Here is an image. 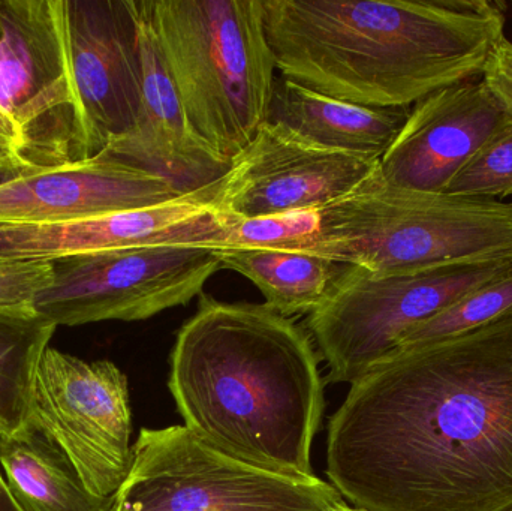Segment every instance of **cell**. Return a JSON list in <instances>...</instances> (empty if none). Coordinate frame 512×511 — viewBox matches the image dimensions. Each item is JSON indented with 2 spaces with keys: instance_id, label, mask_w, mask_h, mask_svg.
Returning a JSON list of instances; mask_svg holds the SVG:
<instances>
[{
  "instance_id": "cell-1",
  "label": "cell",
  "mask_w": 512,
  "mask_h": 511,
  "mask_svg": "<svg viewBox=\"0 0 512 511\" xmlns=\"http://www.w3.org/2000/svg\"><path fill=\"white\" fill-rule=\"evenodd\" d=\"M325 459L357 509L510 510L512 311L379 360L331 416Z\"/></svg>"
},
{
  "instance_id": "cell-2",
  "label": "cell",
  "mask_w": 512,
  "mask_h": 511,
  "mask_svg": "<svg viewBox=\"0 0 512 511\" xmlns=\"http://www.w3.org/2000/svg\"><path fill=\"white\" fill-rule=\"evenodd\" d=\"M489 0H262L283 78L375 108H406L483 72L505 30Z\"/></svg>"
},
{
  "instance_id": "cell-3",
  "label": "cell",
  "mask_w": 512,
  "mask_h": 511,
  "mask_svg": "<svg viewBox=\"0 0 512 511\" xmlns=\"http://www.w3.org/2000/svg\"><path fill=\"white\" fill-rule=\"evenodd\" d=\"M309 333L265 305L201 294L177 333L168 389L186 428L271 473L313 477L324 381Z\"/></svg>"
},
{
  "instance_id": "cell-4",
  "label": "cell",
  "mask_w": 512,
  "mask_h": 511,
  "mask_svg": "<svg viewBox=\"0 0 512 511\" xmlns=\"http://www.w3.org/2000/svg\"><path fill=\"white\" fill-rule=\"evenodd\" d=\"M189 128L224 167L267 122L273 51L262 0H144Z\"/></svg>"
},
{
  "instance_id": "cell-5",
  "label": "cell",
  "mask_w": 512,
  "mask_h": 511,
  "mask_svg": "<svg viewBox=\"0 0 512 511\" xmlns=\"http://www.w3.org/2000/svg\"><path fill=\"white\" fill-rule=\"evenodd\" d=\"M372 273L512 263V203L390 185L375 168L321 207L303 249Z\"/></svg>"
},
{
  "instance_id": "cell-6",
  "label": "cell",
  "mask_w": 512,
  "mask_h": 511,
  "mask_svg": "<svg viewBox=\"0 0 512 511\" xmlns=\"http://www.w3.org/2000/svg\"><path fill=\"white\" fill-rule=\"evenodd\" d=\"M116 506L143 511H334L342 495L319 477L271 473L231 458L186 426L141 429Z\"/></svg>"
},
{
  "instance_id": "cell-7",
  "label": "cell",
  "mask_w": 512,
  "mask_h": 511,
  "mask_svg": "<svg viewBox=\"0 0 512 511\" xmlns=\"http://www.w3.org/2000/svg\"><path fill=\"white\" fill-rule=\"evenodd\" d=\"M511 267L469 264L372 273L349 266L328 299L307 318L310 336L327 363L328 383L354 384L396 350L406 330Z\"/></svg>"
},
{
  "instance_id": "cell-8",
  "label": "cell",
  "mask_w": 512,
  "mask_h": 511,
  "mask_svg": "<svg viewBox=\"0 0 512 511\" xmlns=\"http://www.w3.org/2000/svg\"><path fill=\"white\" fill-rule=\"evenodd\" d=\"M0 110L32 167L89 159L62 0H0Z\"/></svg>"
},
{
  "instance_id": "cell-9",
  "label": "cell",
  "mask_w": 512,
  "mask_h": 511,
  "mask_svg": "<svg viewBox=\"0 0 512 511\" xmlns=\"http://www.w3.org/2000/svg\"><path fill=\"white\" fill-rule=\"evenodd\" d=\"M51 264L53 281L33 311L56 327L149 320L201 296L222 269L215 249L177 245L90 252Z\"/></svg>"
},
{
  "instance_id": "cell-10",
  "label": "cell",
  "mask_w": 512,
  "mask_h": 511,
  "mask_svg": "<svg viewBox=\"0 0 512 511\" xmlns=\"http://www.w3.org/2000/svg\"><path fill=\"white\" fill-rule=\"evenodd\" d=\"M26 425L65 453L90 494L113 498L122 488L132 465V414L128 378L110 360L45 348Z\"/></svg>"
},
{
  "instance_id": "cell-11",
  "label": "cell",
  "mask_w": 512,
  "mask_h": 511,
  "mask_svg": "<svg viewBox=\"0 0 512 511\" xmlns=\"http://www.w3.org/2000/svg\"><path fill=\"white\" fill-rule=\"evenodd\" d=\"M72 78L86 128L89 159L137 123L143 92L135 0H62Z\"/></svg>"
},
{
  "instance_id": "cell-12",
  "label": "cell",
  "mask_w": 512,
  "mask_h": 511,
  "mask_svg": "<svg viewBox=\"0 0 512 511\" xmlns=\"http://www.w3.org/2000/svg\"><path fill=\"white\" fill-rule=\"evenodd\" d=\"M378 165V159L324 149L265 122L216 180L212 206L236 218L322 207L348 194Z\"/></svg>"
},
{
  "instance_id": "cell-13",
  "label": "cell",
  "mask_w": 512,
  "mask_h": 511,
  "mask_svg": "<svg viewBox=\"0 0 512 511\" xmlns=\"http://www.w3.org/2000/svg\"><path fill=\"white\" fill-rule=\"evenodd\" d=\"M216 180L177 200L146 209L56 224L3 225L0 260L53 261L147 246L222 248L227 242L228 216L212 206Z\"/></svg>"
},
{
  "instance_id": "cell-14",
  "label": "cell",
  "mask_w": 512,
  "mask_h": 511,
  "mask_svg": "<svg viewBox=\"0 0 512 511\" xmlns=\"http://www.w3.org/2000/svg\"><path fill=\"white\" fill-rule=\"evenodd\" d=\"M512 119L483 81L445 87L411 107L379 161L390 185L442 192L454 174Z\"/></svg>"
},
{
  "instance_id": "cell-15",
  "label": "cell",
  "mask_w": 512,
  "mask_h": 511,
  "mask_svg": "<svg viewBox=\"0 0 512 511\" xmlns=\"http://www.w3.org/2000/svg\"><path fill=\"white\" fill-rule=\"evenodd\" d=\"M170 177L99 156L0 186V227L56 224L146 209L188 194Z\"/></svg>"
},
{
  "instance_id": "cell-16",
  "label": "cell",
  "mask_w": 512,
  "mask_h": 511,
  "mask_svg": "<svg viewBox=\"0 0 512 511\" xmlns=\"http://www.w3.org/2000/svg\"><path fill=\"white\" fill-rule=\"evenodd\" d=\"M137 11L143 66L140 114L134 129L111 144L102 156L164 174L186 191L203 188L228 168L219 164L192 134L144 0L137 2Z\"/></svg>"
},
{
  "instance_id": "cell-17",
  "label": "cell",
  "mask_w": 512,
  "mask_h": 511,
  "mask_svg": "<svg viewBox=\"0 0 512 511\" xmlns=\"http://www.w3.org/2000/svg\"><path fill=\"white\" fill-rule=\"evenodd\" d=\"M411 107L375 108L340 101L276 78L267 122L285 126L324 149L381 161L408 119Z\"/></svg>"
},
{
  "instance_id": "cell-18",
  "label": "cell",
  "mask_w": 512,
  "mask_h": 511,
  "mask_svg": "<svg viewBox=\"0 0 512 511\" xmlns=\"http://www.w3.org/2000/svg\"><path fill=\"white\" fill-rule=\"evenodd\" d=\"M0 464L21 511H108L113 504L114 497L90 494L65 453L32 426L0 437Z\"/></svg>"
},
{
  "instance_id": "cell-19",
  "label": "cell",
  "mask_w": 512,
  "mask_h": 511,
  "mask_svg": "<svg viewBox=\"0 0 512 511\" xmlns=\"http://www.w3.org/2000/svg\"><path fill=\"white\" fill-rule=\"evenodd\" d=\"M222 269L254 282L277 314L310 315L333 291L351 264L306 251L286 249H219Z\"/></svg>"
},
{
  "instance_id": "cell-20",
  "label": "cell",
  "mask_w": 512,
  "mask_h": 511,
  "mask_svg": "<svg viewBox=\"0 0 512 511\" xmlns=\"http://www.w3.org/2000/svg\"><path fill=\"white\" fill-rule=\"evenodd\" d=\"M57 327L32 314H0V437L27 420L36 366Z\"/></svg>"
},
{
  "instance_id": "cell-21",
  "label": "cell",
  "mask_w": 512,
  "mask_h": 511,
  "mask_svg": "<svg viewBox=\"0 0 512 511\" xmlns=\"http://www.w3.org/2000/svg\"><path fill=\"white\" fill-rule=\"evenodd\" d=\"M511 311L512 267L498 278L469 291L447 308L406 330L397 348L429 344L463 335L480 329Z\"/></svg>"
},
{
  "instance_id": "cell-22",
  "label": "cell",
  "mask_w": 512,
  "mask_h": 511,
  "mask_svg": "<svg viewBox=\"0 0 512 511\" xmlns=\"http://www.w3.org/2000/svg\"><path fill=\"white\" fill-rule=\"evenodd\" d=\"M319 219L321 207L258 218L230 216L227 242L221 249L303 251L318 234Z\"/></svg>"
},
{
  "instance_id": "cell-23",
  "label": "cell",
  "mask_w": 512,
  "mask_h": 511,
  "mask_svg": "<svg viewBox=\"0 0 512 511\" xmlns=\"http://www.w3.org/2000/svg\"><path fill=\"white\" fill-rule=\"evenodd\" d=\"M457 197L499 198L512 195V122L490 138L445 186Z\"/></svg>"
},
{
  "instance_id": "cell-24",
  "label": "cell",
  "mask_w": 512,
  "mask_h": 511,
  "mask_svg": "<svg viewBox=\"0 0 512 511\" xmlns=\"http://www.w3.org/2000/svg\"><path fill=\"white\" fill-rule=\"evenodd\" d=\"M51 281V261L0 260V314H32L36 296Z\"/></svg>"
},
{
  "instance_id": "cell-25",
  "label": "cell",
  "mask_w": 512,
  "mask_h": 511,
  "mask_svg": "<svg viewBox=\"0 0 512 511\" xmlns=\"http://www.w3.org/2000/svg\"><path fill=\"white\" fill-rule=\"evenodd\" d=\"M481 75L487 89L512 119V41L505 33L490 50Z\"/></svg>"
},
{
  "instance_id": "cell-26",
  "label": "cell",
  "mask_w": 512,
  "mask_h": 511,
  "mask_svg": "<svg viewBox=\"0 0 512 511\" xmlns=\"http://www.w3.org/2000/svg\"><path fill=\"white\" fill-rule=\"evenodd\" d=\"M36 171L41 170L23 161L14 149L0 146V186Z\"/></svg>"
},
{
  "instance_id": "cell-27",
  "label": "cell",
  "mask_w": 512,
  "mask_h": 511,
  "mask_svg": "<svg viewBox=\"0 0 512 511\" xmlns=\"http://www.w3.org/2000/svg\"><path fill=\"white\" fill-rule=\"evenodd\" d=\"M0 146L11 147L18 153L17 129L2 110H0Z\"/></svg>"
},
{
  "instance_id": "cell-28",
  "label": "cell",
  "mask_w": 512,
  "mask_h": 511,
  "mask_svg": "<svg viewBox=\"0 0 512 511\" xmlns=\"http://www.w3.org/2000/svg\"><path fill=\"white\" fill-rule=\"evenodd\" d=\"M0 511H21L18 509L17 504L14 503V500H12L8 489L0 495Z\"/></svg>"
},
{
  "instance_id": "cell-29",
  "label": "cell",
  "mask_w": 512,
  "mask_h": 511,
  "mask_svg": "<svg viewBox=\"0 0 512 511\" xmlns=\"http://www.w3.org/2000/svg\"><path fill=\"white\" fill-rule=\"evenodd\" d=\"M334 511H369V510L357 509V507H351V506H348V504H346V503H342V504H340V506H337L336 510H334Z\"/></svg>"
},
{
  "instance_id": "cell-30",
  "label": "cell",
  "mask_w": 512,
  "mask_h": 511,
  "mask_svg": "<svg viewBox=\"0 0 512 511\" xmlns=\"http://www.w3.org/2000/svg\"><path fill=\"white\" fill-rule=\"evenodd\" d=\"M108 511H143V510H135V509H128V507H120L116 506V504H111L110 510Z\"/></svg>"
},
{
  "instance_id": "cell-31",
  "label": "cell",
  "mask_w": 512,
  "mask_h": 511,
  "mask_svg": "<svg viewBox=\"0 0 512 511\" xmlns=\"http://www.w3.org/2000/svg\"><path fill=\"white\" fill-rule=\"evenodd\" d=\"M6 489H8V486H6L5 480H3L2 476H0V495H2Z\"/></svg>"
},
{
  "instance_id": "cell-32",
  "label": "cell",
  "mask_w": 512,
  "mask_h": 511,
  "mask_svg": "<svg viewBox=\"0 0 512 511\" xmlns=\"http://www.w3.org/2000/svg\"><path fill=\"white\" fill-rule=\"evenodd\" d=\"M507 511H512V507H511V509H510V510H507Z\"/></svg>"
}]
</instances>
